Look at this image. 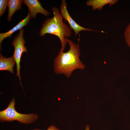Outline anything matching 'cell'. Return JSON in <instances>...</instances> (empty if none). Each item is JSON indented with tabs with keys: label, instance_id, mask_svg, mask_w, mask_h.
<instances>
[{
	"label": "cell",
	"instance_id": "obj_1",
	"mask_svg": "<svg viewBox=\"0 0 130 130\" xmlns=\"http://www.w3.org/2000/svg\"><path fill=\"white\" fill-rule=\"evenodd\" d=\"M70 46V49L64 52L60 50L54 60V71L57 74H63L67 78L70 77L76 69L83 70L85 66L80 59V48L72 40L66 38Z\"/></svg>",
	"mask_w": 130,
	"mask_h": 130
},
{
	"label": "cell",
	"instance_id": "obj_2",
	"mask_svg": "<svg viewBox=\"0 0 130 130\" xmlns=\"http://www.w3.org/2000/svg\"><path fill=\"white\" fill-rule=\"evenodd\" d=\"M52 11L53 16L45 21L40 32V35L43 36L48 33L58 37L61 44L60 50L64 52L67 43L66 38L71 36L72 29L63 22V18L57 8L53 7Z\"/></svg>",
	"mask_w": 130,
	"mask_h": 130
},
{
	"label": "cell",
	"instance_id": "obj_3",
	"mask_svg": "<svg viewBox=\"0 0 130 130\" xmlns=\"http://www.w3.org/2000/svg\"><path fill=\"white\" fill-rule=\"evenodd\" d=\"M15 100L14 98L11 100L7 107L0 111L1 122H11L17 121L21 123L29 124L35 121L38 118L35 113L23 114L17 112L15 108Z\"/></svg>",
	"mask_w": 130,
	"mask_h": 130
},
{
	"label": "cell",
	"instance_id": "obj_4",
	"mask_svg": "<svg viewBox=\"0 0 130 130\" xmlns=\"http://www.w3.org/2000/svg\"><path fill=\"white\" fill-rule=\"evenodd\" d=\"M24 32L23 28L20 30L19 33L12 43V45L14 47V51L13 56L16 64V76H18L20 81L21 80L20 74L21 58L23 53L27 52V49L25 46V41L23 36Z\"/></svg>",
	"mask_w": 130,
	"mask_h": 130
},
{
	"label": "cell",
	"instance_id": "obj_5",
	"mask_svg": "<svg viewBox=\"0 0 130 130\" xmlns=\"http://www.w3.org/2000/svg\"><path fill=\"white\" fill-rule=\"evenodd\" d=\"M60 13L65 20L67 21L70 27L74 32L75 35H77L82 31H90L94 30L83 27L77 23L70 15L67 8V5L65 0H62L60 7Z\"/></svg>",
	"mask_w": 130,
	"mask_h": 130
},
{
	"label": "cell",
	"instance_id": "obj_6",
	"mask_svg": "<svg viewBox=\"0 0 130 130\" xmlns=\"http://www.w3.org/2000/svg\"><path fill=\"white\" fill-rule=\"evenodd\" d=\"M23 2L28 7L31 17L35 18L38 13L46 16L49 14V12L43 7L41 3L38 0H24Z\"/></svg>",
	"mask_w": 130,
	"mask_h": 130
},
{
	"label": "cell",
	"instance_id": "obj_7",
	"mask_svg": "<svg viewBox=\"0 0 130 130\" xmlns=\"http://www.w3.org/2000/svg\"><path fill=\"white\" fill-rule=\"evenodd\" d=\"M30 13L29 12L26 17L20 21L11 30L6 32L0 33V47L1 49V44L2 41L5 38L10 37L17 30L21 29L23 27L26 26L29 22L31 18Z\"/></svg>",
	"mask_w": 130,
	"mask_h": 130
},
{
	"label": "cell",
	"instance_id": "obj_8",
	"mask_svg": "<svg viewBox=\"0 0 130 130\" xmlns=\"http://www.w3.org/2000/svg\"><path fill=\"white\" fill-rule=\"evenodd\" d=\"M16 63L14 58L12 56L9 58H6L0 55V70L8 71L11 73H14L13 68Z\"/></svg>",
	"mask_w": 130,
	"mask_h": 130
},
{
	"label": "cell",
	"instance_id": "obj_9",
	"mask_svg": "<svg viewBox=\"0 0 130 130\" xmlns=\"http://www.w3.org/2000/svg\"><path fill=\"white\" fill-rule=\"evenodd\" d=\"M117 0H89L86 2L87 6H91L94 10H101L106 5L110 4L114 5L118 1Z\"/></svg>",
	"mask_w": 130,
	"mask_h": 130
},
{
	"label": "cell",
	"instance_id": "obj_10",
	"mask_svg": "<svg viewBox=\"0 0 130 130\" xmlns=\"http://www.w3.org/2000/svg\"><path fill=\"white\" fill-rule=\"evenodd\" d=\"M23 2V1L21 0H9L8 1V21H10L12 17L15 12L21 9V5Z\"/></svg>",
	"mask_w": 130,
	"mask_h": 130
},
{
	"label": "cell",
	"instance_id": "obj_11",
	"mask_svg": "<svg viewBox=\"0 0 130 130\" xmlns=\"http://www.w3.org/2000/svg\"><path fill=\"white\" fill-rule=\"evenodd\" d=\"M124 36L125 42L130 48V23L128 24L125 29Z\"/></svg>",
	"mask_w": 130,
	"mask_h": 130
},
{
	"label": "cell",
	"instance_id": "obj_12",
	"mask_svg": "<svg viewBox=\"0 0 130 130\" xmlns=\"http://www.w3.org/2000/svg\"><path fill=\"white\" fill-rule=\"evenodd\" d=\"M7 0H0V16L1 17L5 12L8 4Z\"/></svg>",
	"mask_w": 130,
	"mask_h": 130
},
{
	"label": "cell",
	"instance_id": "obj_13",
	"mask_svg": "<svg viewBox=\"0 0 130 130\" xmlns=\"http://www.w3.org/2000/svg\"><path fill=\"white\" fill-rule=\"evenodd\" d=\"M31 130H42L39 129H32ZM60 130L58 129L57 127L53 125H51L50 126L48 127V128L46 130Z\"/></svg>",
	"mask_w": 130,
	"mask_h": 130
},
{
	"label": "cell",
	"instance_id": "obj_14",
	"mask_svg": "<svg viewBox=\"0 0 130 130\" xmlns=\"http://www.w3.org/2000/svg\"><path fill=\"white\" fill-rule=\"evenodd\" d=\"M85 130H90V127L89 125L87 124L86 125Z\"/></svg>",
	"mask_w": 130,
	"mask_h": 130
}]
</instances>
